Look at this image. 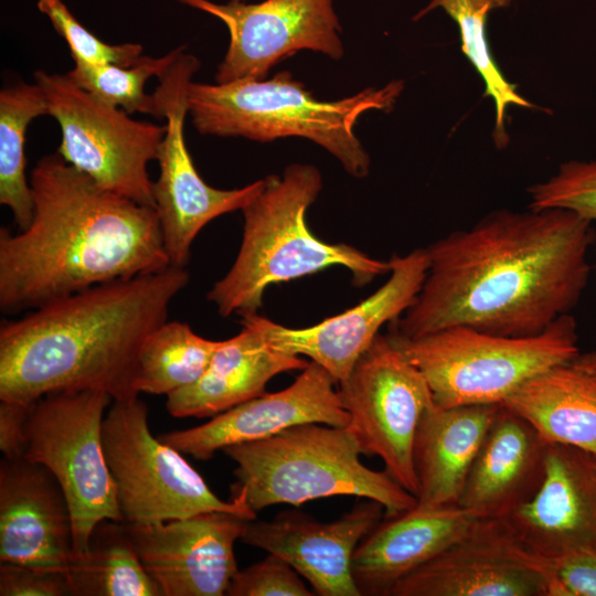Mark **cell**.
<instances>
[{"mask_svg":"<svg viewBox=\"0 0 596 596\" xmlns=\"http://www.w3.org/2000/svg\"><path fill=\"white\" fill-rule=\"evenodd\" d=\"M546 443L501 404L468 473L458 505L478 520H503L536 491Z\"/></svg>","mask_w":596,"mask_h":596,"instance_id":"obj_22","label":"cell"},{"mask_svg":"<svg viewBox=\"0 0 596 596\" xmlns=\"http://www.w3.org/2000/svg\"><path fill=\"white\" fill-rule=\"evenodd\" d=\"M501 404L427 408L416 430V507L458 504L473 460Z\"/></svg>","mask_w":596,"mask_h":596,"instance_id":"obj_24","label":"cell"},{"mask_svg":"<svg viewBox=\"0 0 596 596\" xmlns=\"http://www.w3.org/2000/svg\"><path fill=\"white\" fill-rule=\"evenodd\" d=\"M200 60L185 51L158 79V99L166 134L157 161L159 178L152 184L164 251L172 266L185 267L198 233L217 216L243 210L263 190L265 180L240 189L209 185L195 169L184 137L188 91Z\"/></svg>","mask_w":596,"mask_h":596,"instance_id":"obj_12","label":"cell"},{"mask_svg":"<svg viewBox=\"0 0 596 596\" xmlns=\"http://www.w3.org/2000/svg\"><path fill=\"white\" fill-rule=\"evenodd\" d=\"M32 404L0 401V449L4 458L17 459L23 456L26 421Z\"/></svg>","mask_w":596,"mask_h":596,"instance_id":"obj_36","label":"cell"},{"mask_svg":"<svg viewBox=\"0 0 596 596\" xmlns=\"http://www.w3.org/2000/svg\"><path fill=\"white\" fill-rule=\"evenodd\" d=\"M60 125L57 153L100 188L155 207L148 163L157 160L166 125L132 119L74 83L67 74L34 73Z\"/></svg>","mask_w":596,"mask_h":596,"instance_id":"obj_10","label":"cell"},{"mask_svg":"<svg viewBox=\"0 0 596 596\" xmlns=\"http://www.w3.org/2000/svg\"><path fill=\"white\" fill-rule=\"evenodd\" d=\"M389 279L356 306L311 327L292 329L255 313L267 342L283 352L307 356L327 370L337 384L379 336L381 327L398 319L415 301L428 269L426 248L389 259Z\"/></svg>","mask_w":596,"mask_h":596,"instance_id":"obj_14","label":"cell"},{"mask_svg":"<svg viewBox=\"0 0 596 596\" xmlns=\"http://www.w3.org/2000/svg\"><path fill=\"white\" fill-rule=\"evenodd\" d=\"M383 517V505L371 499L332 522L286 511L272 521H248L240 540L284 558L316 595L361 596L352 574L353 554Z\"/></svg>","mask_w":596,"mask_h":596,"instance_id":"obj_19","label":"cell"},{"mask_svg":"<svg viewBox=\"0 0 596 596\" xmlns=\"http://www.w3.org/2000/svg\"><path fill=\"white\" fill-rule=\"evenodd\" d=\"M47 115L41 87L20 83L0 92V203L10 209L20 230L33 219L34 202L25 177V132L30 123Z\"/></svg>","mask_w":596,"mask_h":596,"instance_id":"obj_27","label":"cell"},{"mask_svg":"<svg viewBox=\"0 0 596 596\" xmlns=\"http://www.w3.org/2000/svg\"><path fill=\"white\" fill-rule=\"evenodd\" d=\"M74 556L73 520L53 473L23 457L0 464V561L64 571Z\"/></svg>","mask_w":596,"mask_h":596,"instance_id":"obj_20","label":"cell"},{"mask_svg":"<svg viewBox=\"0 0 596 596\" xmlns=\"http://www.w3.org/2000/svg\"><path fill=\"white\" fill-rule=\"evenodd\" d=\"M547 596H596V544L541 562Z\"/></svg>","mask_w":596,"mask_h":596,"instance_id":"obj_34","label":"cell"},{"mask_svg":"<svg viewBox=\"0 0 596 596\" xmlns=\"http://www.w3.org/2000/svg\"><path fill=\"white\" fill-rule=\"evenodd\" d=\"M545 443L596 457V376L573 363L553 366L523 383L503 403Z\"/></svg>","mask_w":596,"mask_h":596,"instance_id":"obj_25","label":"cell"},{"mask_svg":"<svg viewBox=\"0 0 596 596\" xmlns=\"http://www.w3.org/2000/svg\"><path fill=\"white\" fill-rule=\"evenodd\" d=\"M511 0H432L413 18L419 20L435 9H443L457 24L461 51L469 60L485 84V96L494 103L493 140L498 148L508 145L505 110L510 105L525 108L535 107L522 97L515 85L500 71L490 51L487 38V21L491 11L510 6Z\"/></svg>","mask_w":596,"mask_h":596,"instance_id":"obj_29","label":"cell"},{"mask_svg":"<svg viewBox=\"0 0 596 596\" xmlns=\"http://www.w3.org/2000/svg\"><path fill=\"white\" fill-rule=\"evenodd\" d=\"M402 79L366 87L337 100H319L288 71L270 78L225 84L191 82L188 115L202 135L269 142L286 137L309 139L326 149L356 179L369 175L371 160L354 134L366 111L393 109Z\"/></svg>","mask_w":596,"mask_h":596,"instance_id":"obj_5","label":"cell"},{"mask_svg":"<svg viewBox=\"0 0 596 596\" xmlns=\"http://www.w3.org/2000/svg\"><path fill=\"white\" fill-rule=\"evenodd\" d=\"M387 337L421 371L440 407L502 404L533 376L579 354L577 323L570 313L531 337L462 326L416 338Z\"/></svg>","mask_w":596,"mask_h":596,"instance_id":"obj_7","label":"cell"},{"mask_svg":"<svg viewBox=\"0 0 596 596\" xmlns=\"http://www.w3.org/2000/svg\"><path fill=\"white\" fill-rule=\"evenodd\" d=\"M226 595L228 596H312L299 573L284 558L268 553L263 561L255 563L233 577Z\"/></svg>","mask_w":596,"mask_h":596,"instance_id":"obj_33","label":"cell"},{"mask_svg":"<svg viewBox=\"0 0 596 596\" xmlns=\"http://www.w3.org/2000/svg\"><path fill=\"white\" fill-rule=\"evenodd\" d=\"M530 209L568 210L589 222H596V159L571 160L554 175L529 189Z\"/></svg>","mask_w":596,"mask_h":596,"instance_id":"obj_31","label":"cell"},{"mask_svg":"<svg viewBox=\"0 0 596 596\" xmlns=\"http://www.w3.org/2000/svg\"><path fill=\"white\" fill-rule=\"evenodd\" d=\"M111 402L103 391L50 393L32 404L26 421L22 457L44 466L58 481L72 514L74 555L87 550L98 522H123L102 440Z\"/></svg>","mask_w":596,"mask_h":596,"instance_id":"obj_9","label":"cell"},{"mask_svg":"<svg viewBox=\"0 0 596 596\" xmlns=\"http://www.w3.org/2000/svg\"><path fill=\"white\" fill-rule=\"evenodd\" d=\"M233 1H247V0H233Z\"/></svg>","mask_w":596,"mask_h":596,"instance_id":"obj_38","label":"cell"},{"mask_svg":"<svg viewBox=\"0 0 596 596\" xmlns=\"http://www.w3.org/2000/svg\"><path fill=\"white\" fill-rule=\"evenodd\" d=\"M478 521L458 504L415 505L383 517L353 554L352 574L361 596H390L400 581L467 535Z\"/></svg>","mask_w":596,"mask_h":596,"instance_id":"obj_21","label":"cell"},{"mask_svg":"<svg viewBox=\"0 0 596 596\" xmlns=\"http://www.w3.org/2000/svg\"><path fill=\"white\" fill-rule=\"evenodd\" d=\"M67 576L73 596H162L121 521L95 525L87 550L72 557Z\"/></svg>","mask_w":596,"mask_h":596,"instance_id":"obj_26","label":"cell"},{"mask_svg":"<svg viewBox=\"0 0 596 596\" xmlns=\"http://www.w3.org/2000/svg\"><path fill=\"white\" fill-rule=\"evenodd\" d=\"M185 51L184 46L171 50L160 57L141 56L132 66L117 64H97L73 60L74 66L67 72L68 77L98 100L128 114L141 113L162 117L155 94H147V81L166 73L175 60Z\"/></svg>","mask_w":596,"mask_h":596,"instance_id":"obj_30","label":"cell"},{"mask_svg":"<svg viewBox=\"0 0 596 596\" xmlns=\"http://www.w3.org/2000/svg\"><path fill=\"white\" fill-rule=\"evenodd\" d=\"M264 180L263 190L242 210L243 236L237 256L206 296L222 317L256 313L268 286L330 266L349 269L356 286L390 274V260L370 257L349 244L323 242L311 233L306 215L322 189L318 168L292 163L281 175Z\"/></svg>","mask_w":596,"mask_h":596,"instance_id":"obj_4","label":"cell"},{"mask_svg":"<svg viewBox=\"0 0 596 596\" xmlns=\"http://www.w3.org/2000/svg\"><path fill=\"white\" fill-rule=\"evenodd\" d=\"M221 341L205 339L181 321L156 328L139 353L134 390L137 394L169 395L194 383Z\"/></svg>","mask_w":596,"mask_h":596,"instance_id":"obj_28","label":"cell"},{"mask_svg":"<svg viewBox=\"0 0 596 596\" xmlns=\"http://www.w3.org/2000/svg\"><path fill=\"white\" fill-rule=\"evenodd\" d=\"M178 1L216 17L227 28L228 47L215 73L220 84L266 78L276 64L304 50L334 61L344 55L333 0Z\"/></svg>","mask_w":596,"mask_h":596,"instance_id":"obj_13","label":"cell"},{"mask_svg":"<svg viewBox=\"0 0 596 596\" xmlns=\"http://www.w3.org/2000/svg\"><path fill=\"white\" fill-rule=\"evenodd\" d=\"M34 213L0 228V310L18 315L170 265L155 207L100 188L57 152L32 170Z\"/></svg>","mask_w":596,"mask_h":596,"instance_id":"obj_2","label":"cell"},{"mask_svg":"<svg viewBox=\"0 0 596 596\" xmlns=\"http://www.w3.org/2000/svg\"><path fill=\"white\" fill-rule=\"evenodd\" d=\"M102 440L124 523L156 524L207 511L256 519L242 493L220 499L180 451L151 434L138 395L113 400Z\"/></svg>","mask_w":596,"mask_h":596,"instance_id":"obj_8","label":"cell"},{"mask_svg":"<svg viewBox=\"0 0 596 596\" xmlns=\"http://www.w3.org/2000/svg\"><path fill=\"white\" fill-rule=\"evenodd\" d=\"M190 280L184 267L99 284L4 320L0 327V401L32 404L55 392L139 395L140 350L167 321Z\"/></svg>","mask_w":596,"mask_h":596,"instance_id":"obj_3","label":"cell"},{"mask_svg":"<svg viewBox=\"0 0 596 596\" xmlns=\"http://www.w3.org/2000/svg\"><path fill=\"white\" fill-rule=\"evenodd\" d=\"M337 382L321 365L309 361L296 380L275 393H263L213 416L207 423L158 436L181 454L209 460L215 451L274 436L287 428L319 423L344 427V409Z\"/></svg>","mask_w":596,"mask_h":596,"instance_id":"obj_18","label":"cell"},{"mask_svg":"<svg viewBox=\"0 0 596 596\" xmlns=\"http://www.w3.org/2000/svg\"><path fill=\"white\" fill-rule=\"evenodd\" d=\"M38 9L65 40L73 60L132 66L142 56V46L138 43H105L81 24L62 0H38Z\"/></svg>","mask_w":596,"mask_h":596,"instance_id":"obj_32","label":"cell"},{"mask_svg":"<svg viewBox=\"0 0 596 596\" xmlns=\"http://www.w3.org/2000/svg\"><path fill=\"white\" fill-rule=\"evenodd\" d=\"M595 236L592 222L568 210L492 211L425 247V280L390 333L416 338L462 326L540 334L582 298Z\"/></svg>","mask_w":596,"mask_h":596,"instance_id":"obj_1","label":"cell"},{"mask_svg":"<svg viewBox=\"0 0 596 596\" xmlns=\"http://www.w3.org/2000/svg\"><path fill=\"white\" fill-rule=\"evenodd\" d=\"M338 391L362 455L379 456L416 497L414 439L424 412L435 404L424 375L387 336L379 334Z\"/></svg>","mask_w":596,"mask_h":596,"instance_id":"obj_11","label":"cell"},{"mask_svg":"<svg viewBox=\"0 0 596 596\" xmlns=\"http://www.w3.org/2000/svg\"><path fill=\"white\" fill-rule=\"evenodd\" d=\"M223 451L236 464L233 494L242 493L255 512L334 496L374 500L383 505L384 517L417 503L385 469L373 470L361 461L362 450L348 426L301 424Z\"/></svg>","mask_w":596,"mask_h":596,"instance_id":"obj_6","label":"cell"},{"mask_svg":"<svg viewBox=\"0 0 596 596\" xmlns=\"http://www.w3.org/2000/svg\"><path fill=\"white\" fill-rule=\"evenodd\" d=\"M1 596H73L67 573L4 563L0 565Z\"/></svg>","mask_w":596,"mask_h":596,"instance_id":"obj_35","label":"cell"},{"mask_svg":"<svg viewBox=\"0 0 596 596\" xmlns=\"http://www.w3.org/2000/svg\"><path fill=\"white\" fill-rule=\"evenodd\" d=\"M241 322L236 336L220 342L202 375L167 396L171 416L213 417L265 393L266 384L277 374L308 365L301 356L273 348L255 313L242 316Z\"/></svg>","mask_w":596,"mask_h":596,"instance_id":"obj_23","label":"cell"},{"mask_svg":"<svg viewBox=\"0 0 596 596\" xmlns=\"http://www.w3.org/2000/svg\"><path fill=\"white\" fill-rule=\"evenodd\" d=\"M251 519L227 511L127 529L162 596H222L238 572L234 544Z\"/></svg>","mask_w":596,"mask_h":596,"instance_id":"obj_15","label":"cell"},{"mask_svg":"<svg viewBox=\"0 0 596 596\" xmlns=\"http://www.w3.org/2000/svg\"><path fill=\"white\" fill-rule=\"evenodd\" d=\"M540 562L596 544V457L546 443L544 473L534 494L501 520Z\"/></svg>","mask_w":596,"mask_h":596,"instance_id":"obj_17","label":"cell"},{"mask_svg":"<svg viewBox=\"0 0 596 596\" xmlns=\"http://www.w3.org/2000/svg\"><path fill=\"white\" fill-rule=\"evenodd\" d=\"M571 363L596 376V351L579 353Z\"/></svg>","mask_w":596,"mask_h":596,"instance_id":"obj_37","label":"cell"},{"mask_svg":"<svg viewBox=\"0 0 596 596\" xmlns=\"http://www.w3.org/2000/svg\"><path fill=\"white\" fill-rule=\"evenodd\" d=\"M540 562L501 520H479L462 539L400 581L390 596H547Z\"/></svg>","mask_w":596,"mask_h":596,"instance_id":"obj_16","label":"cell"}]
</instances>
